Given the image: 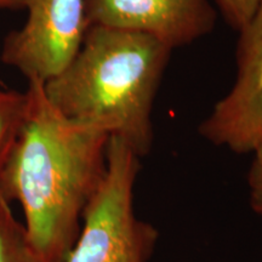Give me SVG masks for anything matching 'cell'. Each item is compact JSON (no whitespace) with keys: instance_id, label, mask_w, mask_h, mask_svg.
I'll list each match as a JSON object with an SVG mask.
<instances>
[{"instance_id":"6","label":"cell","mask_w":262,"mask_h":262,"mask_svg":"<svg viewBox=\"0 0 262 262\" xmlns=\"http://www.w3.org/2000/svg\"><path fill=\"white\" fill-rule=\"evenodd\" d=\"M90 26L142 33L172 49L210 33L216 11L210 0H85Z\"/></svg>"},{"instance_id":"11","label":"cell","mask_w":262,"mask_h":262,"mask_svg":"<svg viewBox=\"0 0 262 262\" xmlns=\"http://www.w3.org/2000/svg\"><path fill=\"white\" fill-rule=\"evenodd\" d=\"M25 8V0H0V10H17Z\"/></svg>"},{"instance_id":"5","label":"cell","mask_w":262,"mask_h":262,"mask_svg":"<svg viewBox=\"0 0 262 262\" xmlns=\"http://www.w3.org/2000/svg\"><path fill=\"white\" fill-rule=\"evenodd\" d=\"M235 62L233 86L215 104L199 133L214 145L243 155L262 143V0L239 32Z\"/></svg>"},{"instance_id":"3","label":"cell","mask_w":262,"mask_h":262,"mask_svg":"<svg viewBox=\"0 0 262 262\" xmlns=\"http://www.w3.org/2000/svg\"><path fill=\"white\" fill-rule=\"evenodd\" d=\"M140 168V157L123 140L111 136L106 176L85 209L64 262H148L159 233L134 211Z\"/></svg>"},{"instance_id":"1","label":"cell","mask_w":262,"mask_h":262,"mask_svg":"<svg viewBox=\"0 0 262 262\" xmlns=\"http://www.w3.org/2000/svg\"><path fill=\"white\" fill-rule=\"evenodd\" d=\"M28 103L0 173V189L22 205L29 241L42 262H64L83 214L107 171L110 136L66 118L28 81Z\"/></svg>"},{"instance_id":"9","label":"cell","mask_w":262,"mask_h":262,"mask_svg":"<svg viewBox=\"0 0 262 262\" xmlns=\"http://www.w3.org/2000/svg\"><path fill=\"white\" fill-rule=\"evenodd\" d=\"M227 24L241 32L253 17L261 0H215Z\"/></svg>"},{"instance_id":"10","label":"cell","mask_w":262,"mask_h":262,"mask_svg":"<svg viewBox=\"0 0 262 262\" xmlns=\"http://www.w3.org/2000/svg\"><path fill=\"white\" fill-rule=\"evenodd\" d=\"M254 160L248 173L250 205L256 214L262 216V143L254 150Z\"/></svg>"},{"instance_id":"4","label":"cell","mask_w":262,"mask_h":262,"mask_svg":"<svg viewBox=\"0 0 262 262\" xmlns=\"http://www.w3.org/2000/svg\"><path fill=\"white\" fill-rule=\"evenodd\" d=\"M27 21L3 44L0 58L28 81L48 83L72 63L88 24L85 0H25Z\"/></svg>"},{"instance_id":"8","label":"cell","mask_w":262,"mask_h":262,"mask_svg":"<svg viewBox=\"0 0 262 262\" xmlns=\"http://www.w3.org/2000/svg\"><path fill=\"white\" fill-rule=\"evenodd\" d=\"M27 94L0 86V173L15 145L27 111Z\"/></svg>"},{"instance_id":"7","label":"cell","mask_w":262,"mask_h":262,"mask_svg":"<svg viewBox=\"0 0 262 262\" xmlns=\"http://www.w3.org/2000/svg\"><path fill=\"white\" fill-rule=\"evenodd\" d=\"M0 262H42L24 224L15 217L11 202L0 189Z\"/></svg>"},{"instance_id":"2","label":"cell","mask_w":262,"mask_h":262,"mask_svg":"<svg viewBox=\"0 0 262 262\" xmlns=\"http://www.w3.org/2000/svg\"><path fill=\"white\" fill-rule=\"evenodd\" d=\"M170 54L147 34L90 26L77 56L44 93L66 118L123 140L142 158L153 145V102Z\"/></svg>"}]
</instances>
